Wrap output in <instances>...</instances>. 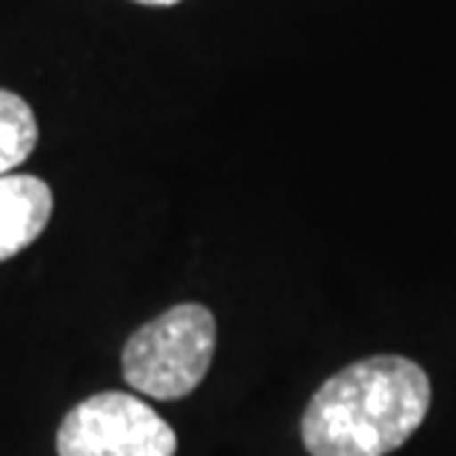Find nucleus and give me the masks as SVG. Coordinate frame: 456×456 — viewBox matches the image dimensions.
<instances>
[{
    "label": "nucleus",
    "mask_w": 456,
    "mask_h": 456,
    "mask_svg": "<svg viewBox=\"0 0 456 456\" xmlns=\"http://www.w3.org/2000/svg\"><path fill=\"white\" fill-rule=\"evenodd\" d=\"M430 379L403 355H373L335 373L303 415L312 456H386L430 412Z\"/></svg>",
    "instance_id": "1"
},
{
    "label": "nucleus",
    "mask_w": 456,
    "mask_h": 456,
    "mask_svg": "<svg viewBox=\"0 0 456 456\" xmlns=\"http://www.w3.org/2000/svg\"><path fill=\"white\" fill-rule=\"evenodd\" d=\"M216 350V321L205 305L184 303L140 326L125 344V382L145 397L178 400L205 379Z\"/></svg>",
    "instance_id": "2"
},
{
    "label": "nucleus",
    "mask_w": 456,
    "mask_h": 456,
    "mask_svg": "<svg viewBox=\"0 0 456 456\" xmlns=\"http://www.w3.org/2000/svg\"><path fill=\"white\" fill-rule=\"evenodd\" d=\"M175 430L125 391H104L77 403L57 430L60 456H175Z\"/></svg>",
    "instance_id": "3"
},
{
    "label": "nucleus",
    "mask_w": 456,
    "mask_h": 456,
    "mask_svg": "<svg viewBox=\"0 0 456 456\" xmlns=\"http://www.w3.org/2000/svg\"><path fill=\"white\" fill-rule=\"evenodd\" d=\"M53 193L36 175H0V261L15 258L48 228Z\"/></svg>",
    "instance_id": "4"
},
{
    "label": "nucleus",
    "mask_w": 456,
    "mask_h": 456,
    "mask_svg": "<svg viewBox=\"0 0 456 456\" xmlns=\"http://www.w3.org/2000/svg\"><path fill=\"white\" fill-rule=\"evenodd\" d=\"M36 142H39V122L33 107L21 95L0 89V175L21 167L33 154Z\"/></svg>",
    "instance_id": "5"
},
{
    "label": "nucleus",
    "mask_w": 456,
    "mask_h": 456,
    "mask_svg": "<svg viewBox=\"0 0 456 456\" xmlns=\"http://www.w3.org/2000/svg\"><path fill=\"white\" fill-rule=\"evenodd\" d=\"M134 4H142V6H175L181 0H134Z\"/></svg>",
    "instance_id": "6"
}]
</instances>
